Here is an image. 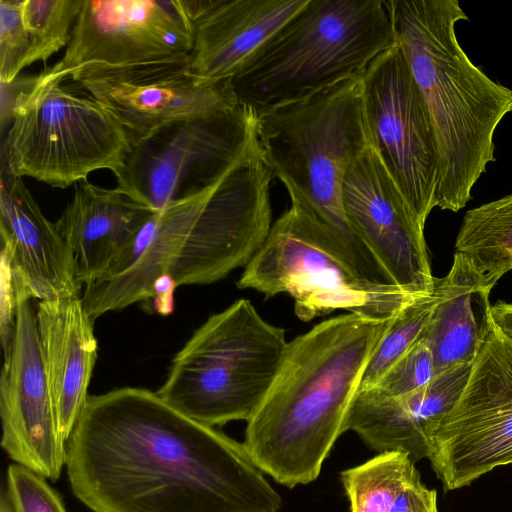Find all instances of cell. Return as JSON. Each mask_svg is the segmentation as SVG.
Wrapping results in <instances>:
<instances>
[{
	"instance_id": "cell-1",
	"label": "cell",
	"mask_w": 512,
	"mask_h": 512,
	"mask_svg": "<svg viewBox=\"0 0 512 512\" xmlns=\"http://www.w3.org/2000/svg\"><path fill=\"white\" fill-rule=\"evenodd\" d=\"M66 448L71 490L92 512H278L282 505L243 443L144 388L89 396Z\"/></svg>"
},
{
	"instance_id": "cell-2",
	"label": "cell",
	"mask_w": 512,
	"mask_h": 512,
	"mask_svg": "<svg viewBox=\"0 0 512 512\" xmlns=\"http://www.w3.org/2000/svg\"><path fill=\"white\" fill-rule=\"evenodd\" d=\"M272 178L257 145L213 185L154 211L109 275L85 287L88 315L151 299L162 276L177 287L210 284L246 266L272 226Z\"/></svg>"
},
{
	"instance_id": "cell-3",
	"label": "cell",
	"mask_w": 512,
	"mask_h": 512,
	"mask_svg": "<svg viewBox=\"0 0 512 512\" xmlns=\"http://www.w3.org/2000/svg\"><path fill=\"white\" fill-rule=\"evenodd\" d=\"M393 318L343 314L288 342L270 389L246 421L243 444L264 474L288 488L318 478Z\"/></svg>"
},
{
	"instance_id": "cell-4",
	"label": "cell",
	"mask_w": 512,
	"mask_h": 512,
	"mask_svg": "<svg viewBox=\"0 0 512 512\" xmlns=\"http://www.w3.org/2000/svg\"><path fill=\"white\" fill-rule=\"evenodd\" d=\"M424 97L438 155L436 207L458 212L495 161L494 135L512 112V89L476 66L456 36L468 20L457 0L385 1Z\"/></svg>"
},
{
	"instance_id": "cell-5",
	"label": "cell",
	"mask_w": 512,
	"mask_h": 512,
	"mask_svg": "<svg viewBox=\"0 0 512 512\" xmlns=\"http://www.w3.org/2000/svg\"><path fill=\"white\" fill-rule=\"evenodd\" d=\"M256 133L272 176L310 208L356 270L370 281L393 284L350 225L342 203L345 174L370 145L361 77L262 112Z\"/></svg>"
},
{
	"instance_id": "cell-6",
	"label": "cell",
	"mask_w": 512,
	"mask_h": 512,
	"mask_svg": "<svg viewBox=\"0 0 512 512\" xmlns=\"http://www.w3.org/2000/svg\"><path fill=\"white\" fill-rule=\"evenodd\" d=\"M395 42L385 1L309 0L230 83L259 115L361 77Z\"/></svg>"
},
{
	"instance_id": "cell-7",
	"label": "cell",
	"mask_w": 512,
	"mask_h": 512,
	"mask_svg": "<svg viewBox=\"0 0 512 512\" xmlns=\"http://www.w3.org/2000/svg\"><path fill=\"white\" fill-rule=\"evenodd\" d=\"M288 342L247 299L211 315L175 354L156 392L210 427L247 421L270 389Z\"/></svg>"
},
{
	"instance_id": "cell-8",
	"label": "cell",
	"mask_w": 512,
	"mask_h": 512,
	"mask_svg": "<svg viewBox=\"0 0 512 512\" xmlns=\"http://www.w3.org/2000/svg\"><path fill=\"white\" fill-rule=\"evenodd\" d=\"M289 196L290 207L245 266L238 288L254 289L267 298L288 294L303 321L336 310L386 320L424 295L364 278L310 208L296 195Z\"/></svg>"
},
{
	"instance_id": "cell-9",
	"label": "cell",
	"mask_w": 512,
	"mask_h": 512,
	"mask_svg": "<svg viewBox=\"0 0 512 512\" xmlns=\"http://www.w3.org/2000/svg\"><path fill=\"white\" fill-rule=\"evenodd\" d=\"M42 71L18 95L2 161L18 177L67 188L124 167L132 137L101 102L76 82ZM70 80V79H69Z\"/></svg>"
},
{
	"instance_id": "cell-10",
	"label": "cell",
	"mask_w": 512,
	"mask_h": 512,
	"mask_svg": "<svg viewBox=\"0 0 512 512\" xmlns=\"http://www.w3.org/2000/svg\"><path fill=\"white\" fill-rule=\"evenodd\" d=\"M258 115L237 104L166 124L132 139L117 188L159 211L217 182L257 145Z\"/></svg>"
},
{
	"instance_id": "cell-11",
	"label": "cell",
	"mask_w": 512,
	"mask_h": 512,
	"mask_svg": "<svg viewBox=\"0 0 512 512\" xmlns=\"http://www.w3.org/2000/svg\"><path fill=\"white\" fill-rule=\"evenodd\" d=\"M370 143L417 221L436 207L438 155L428 109L396 41L361 76Z\"/></svg>"
},
{
	"instance_id": "cell-12",
	"label": "cell",
	"mask_w": 512,
	"mask_h": 512,
	"mask_svg": "<svg viewBox=\"0 0 512 512\" xmlns=\"http://www.w3.org/2000/svg\"><path fill=\"white\" fill-rule=\"evenodd\" d=\"M428 459L444 491L512 464V341L493 322Z\"/></svg>"
},
{
	"instance_id": "cell-13",
	"label": "cell",
	"mask_w": 512,
	"mask_h": 512,
	"mask_svg": "<svg viewBox=\"0 0 512 512\" xmlns=\"http://www.w3.org/2000/svg\"><path fill=\"white\" fill-rule=\"evenodd\" d=\"M193 44L194 22L184 0H83L64 56L44 71L68 79L86 66L189 63Z\"/></svg>"
},
{
	"instance_id": "cell-14",
	"label": "cell",
	"mask_w": 512,
	"mask_h": 512,
	"mask_svg": "<svg viewBox=\"0 0 512 512\" xmlns=\"http://www.w3.org/2000/svg\"><path fill=\"white\" fill-rule=\"evenodd\" d=\"M12 282L16 308L0 380L1 446L14 463L55 481L66 466L67 443L55 418L33 298L18 276Z\"/></svg>"
},
{
	"instance_id": "cell-15",
	"label": "cell",
	"mask_w": 512,
	"mask_h": 512,
	"mask_svg": "<svg viewBox=\"0 0 512 512\" xmlns=\"http://www.w3.org/2000/svg\"><path fill=\"white\" fill-rule=\"evenodd\" d=\"M342 203L350 225L393 284L414 294L434 288L424 227L371 143L345 174Z\"/></svg>"
},
{
	"instance_id": "cell-16",
	"label": "cell",
	"mask_w": 512,
	"mask_h": 512,
	"mask_svg": "<svg viewBox=\"0 0 512 512\" xmlns=\"http://www.w3.org/2000/svg\"><path fill=\"white\" fill-rule=\"evenodd\" d=\"M187 66L188 62L123 69L86 66L68 79L101 102L134 139L166 124L239 104L230 80L199 82Z\"/></svg>"
},
{
	"instance_id": "cell-17",
	"label": "cell",
	"mask_w": 512,
	"mask_h": 512,
	"mask_svg": "<svg viewBox=\"0 0 512 512\" xmlns=\"http://www.w3.org/2000/svg\"><path fill=\"white\" fill-rule=\"evenodd\" d=\"M472 363L436 375L425 387L400 397L374 388L359 389L348 413L345 429L354 431L372 450L401 451L415 463L429 458L435 435L461 396Z\"/></svg>"
},
{
	"instance_id": "cell-18",
	"label": "cell",
	"mask_w": 512,
	"mask_h": 512,
	"mask_svg": "<svg viewBox=\"0 0 512 512\" xmlns=\"http://www.w3.org/2000/svg\"><path fill=\"white\" fill-rule=\"evenodd\" d=\"M0 187L1 254L11 271L38 301L80 296L74 258L56 224L3 161Z\"/></svg>"
},
{
	"instance_id": "cell-19",
	"label": "cell",
	"mask_w": 512,
	"mask_h": 512,
	"mask_svg": "<svg viewBox=\"0 0 512 512\" xmlns=\"http://www.w3.org/2000/svg\"><path fill=\"white\" fill-rule=\"evenodd\" d=\"M309 0H210L194 21L188 72L199 82L230 80Z\"/></svg>"
},
{
	"instance_id": "cell-20",
	"label": "cell",
	"mask_w": 512,
	"mask_h": 512,
	"mask_svg": "<svg viewBox=\"0 0 512 512\" xmlns=\"http://www.w3.org/2000/svg\"><path fill=\"white\" fill-rule=\"evenodd\" d=\"M35 315L55 418L67 443L89 398L98 350L95 320L81 296L38 301Z\"/></svg>"
},
{
	"instance_id": "cell-21",
	"label": "cell",
	"mask_w": 512,
	"mask_h": 512,
	"mask_svg": "<svg viewBox=\"0 0 512 512\" xmlns=\"http://www.w3.org/2000/svg\"><path fill=\"white\" fill-rule=\"evenodd\" d=\"M154 211L117 187L87 180L75 185L56 227L70 249L78 281L89 286L105 279Z\"/></svg>"
},
{
	"instance_id": "cell-22",
	"label": "cell",
	"mask_w": 512,
	"mask_h": 512,
	"mask_svg": "<svg viewBox=\"0 0 512 512\" xmlns=\"http://www.w3.org/2000/svg\"><path fill=\"white\" fill-rule=\"evenodd\" d=\"M440 297L421 334L434 360L436 375L471 363L492 326V286L475 265L454 253L448 274L438 278Z\"/></svg>"
},
{
	"instance_id": "cell-23",
	"label": "cell",
	"mask_w": 512,
	"mask_h": 512,
	"mask_svg": "<svg viewBox=\"0 0 512 512\" xmlns=\"http://www.w3.org/2000/svg\"><path fill=\"white\" fill-rule=\"evenodd\" d=\"M455 252L469 258L492 287L512 270V193L465 213Z\"/></svg>"
},
{
	"instance_id": "cell-24",
	"label": "cell",
	"mask_w": 512,
	"mask_h": 512,
	"mask_svg": "<svg viewBox=\"0 0 512 512\" xmlns=\"http://www.w3.org/2000/svg\"><path fill=\"white\" fill-rule=\"evenodd\" d=\"M408 454L386 451L343 470L340 480L350 512H389L396 498L417 471Z\"/></svg>"
},
{
	"instance_id": "cell-25",
	"label": "cell",
	"mask_w": 512,
	"mask_h": 512,
	"mask_svg": "<svg viewBox=\"0 0 512 512\" xmlns=\"http://www.w3.org/2000/svg\"><path fill=\"white\" fill-rule=\"evenodd\" d=\"M440 297L438 278L434 288L413 300L392 320L364 371L360 389L370 388L420 339Z\"/></svg>"
},
{
	"instance_id": "cell-26",
	"label": "cell",
	"mask_w": 512,
	"mask_h": 512,
	"mask_svg": "<svg viewBox=\"0 0 512 512\" xmlns=\"http://www.w3.org/2000/svg\"><path fill=\"white\" fill-rule=\"evenodd\" d=\"M83 0H22V18L29 38L25 67L46 60L68 46Z\"/></svg>"
},
{
	"instance_id": "cell-27",
	"label": "cell",
	"mask_w": 512,
	"mask_h": 512,
	"mask_svg": "<svg viewBox=\"0 0 512 512\" xmlns=\"http://www.w3.org/2000/svg\"><path fill=\"white\" fill-rule=\"evenodd\" d=\"M10 512H67L47 479L19 464L9 465L2 491Z\"/></svg>"
},
{
	"instance_id": "cell-28",
	"label": "cell",
	"mask_w": 512,
	"mask_h": 512,
	"mask_svg": "<svg viewBox=\"0 0 512 512\" xmlns=\"http://www.w3.org/2000/svg\"><path fill=\"white\" fill-rule=\"evenodd\" d=\"M435 376L432 353L420 337L415 345L370 388L385 396L400 397L425 387Z\"/></svg>"
},
{
	"instance_id": "cell-29",
	"label": "cell",
	"mask_w": 512,
	"mask_h": 512,
	"mask_svg": "<svg viewBox=\"0 0 512 512\" xmlns=\"http://www.w3.org/2000/svg\"><path fill=\"white\" fill-rule=\"evenodd\" d=\"M22 0H0V82L11 83L25 68L29 38L22 18Z\"/></svg>"
},
{
	"instance_id": "cell-30",
	"label": "cell",
	"mask_w": 512,
	"mask_h": 512,
	"mask_svg": "<svg viewBox=\"0 0 512 512\" xmlns=\"http://www.w3.org/2000/svg\"><path fill=\"white\" fill-rule=\"evenodd\" d=\"M389 512H438L437 492L426 487L416 471L396 498Z\"/></svg>"
},
{
	"instance_id": "cell-31",
	"label": "cell",
	"mask_w": 512,
	"mask_h": 512,
	"mask_svg": "<svg viewBox=\"0 0 512 512\" xmlns=\"http://www.w3.org/2000/svg\"><path fill=\"white\" fill-rule=\"evenodd\" d=\"M491 319L494 326L512 341V304L498 301L491 305Z\"/></svg>"
},
{
	"instance_id": "cell-32",
	"label": "cell",
	"mask_w": 512,
	"mask_h": 512,
	"mask_svg": "<svg viewBox=\"0 0 512 512\" xmlns=\"http://www.w3.org/2000/svg\"><path fill=\"white\" fill-rule=\"evenodd\" d=\"M0 512H10L8 502L3 493L1 494V500H0Z\"/></svg>"
}]
</instances>
